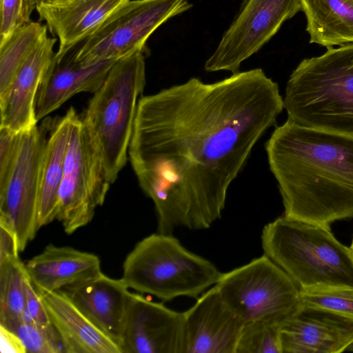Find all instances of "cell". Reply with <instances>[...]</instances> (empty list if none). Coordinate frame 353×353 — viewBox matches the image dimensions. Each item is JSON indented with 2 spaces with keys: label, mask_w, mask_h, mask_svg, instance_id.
Wrapping results in <instances>:
<instances>
[{
  "label": "cell",
  "mask_w": 353,
  "mask_h": 353,
  "mask_svg": "<svg viewBox=\"0 0 353 353\" xmlns=\"http://www.w3.org/2000/svg\"><path fill=\"white\" fill-rule=\"evenodd\" d=\"M283 108L278 84L261 68L142 96L128 154L154 203L157 232L206 230L219 220L231 183Z\"/></svg>",
  "instance_id": "1"
},
{
  "label": "cell",
  "mask_w": 353,
  "mask_h": 353,
  "mask_svg": "<svg viewBox=\"0 0 353 353\" xmlns=\"http://www.w3.org/2000/svg\"><path fill=\"white\" fill-rule=\"evenodd\" d=\"M265 148L285 216L327 226L353 218V135L287 120Z\"/></svg>",
  "instance_id": "2"
},
{
  "label": "cell",
  "mask_w": 353,
  "mask_h": 353,
  "mask_svg": "<svg viewBox=\"0 0 353 353\" xmlns=\"http://www.w3.org/2000/svg\"><path fill=\"white\" fill-rule=\"evenodd\" d=\"M303 59L291 74L283 106L307 128L353 135V43Z\"/></svg>",
  "instance_id": "3"
},
{
  "label": "cell",
  "mask_w": 353,
  "mask_h": 353,
  "mask_svg": "<svg viewBox=\"0 0 353 353\" xmlns=\"http://www.w3.org/2000/svg\"><path fill=\"white\" fill-rule=\"evenodd\" d=\"M263 253L300 289L353 285V256L330 226L284 214L266 224L261 233Z\"/></svg>",
  "instance_id": "4"
},
{
  "label": "cell",
  "mask_w": 353,
  "mask_h": 353,
  "mask_svg": "<svg viewBox=\"0 0 353 353\" xmlns=\"http://www.w3.org/2000/svg\"><path fill=\"white\" fill-rule=\"evenodd\" d=\"M145 48L112 65L82 119L97 145L110 184L125 166L138 104L145 85Z\"/></svg>",
  "instance_id": "5"
},
{
  "label": "cell",
  "mask_w": 353,
  "mask_h": 353,
  "mask_svg": "<svg viewBox=\"0 0 353 353\" xmlns=\"http://www.w3.org/2000/svg\"><path fill=\"white\" fill-rule=\"evenodd\" d=\"M122 268L121 279L129 288L163 301L180 296L197 299L216 284L222 273L172 234L158 232L135 245Z\"/></svg>",
  "instance_id": "6"
},
{
  "label": "cell",
  "mask_w": 353,
  "mask_h": 353,
  "mask_svg": "<svg viewBox=\"0 0 353 353\" xmlns=\"http://www.w3.org/2000/svg\"><path fill=\"white\" fill-rule=\"evenodd\" d=\"M215 285L244 323L268 318L283 323L301 305V289L265 254L222 272Z\"/></svg>",
  "instance_id": "7"
},
{
  "label": "cell",
  "mask_w": 353,
  "mask_h": 353,
  "mask_svg": "<svg viewBox=\"0 0 353 353\" xmlns=\"http://www.w3.org/2000/svg\"><path fill=\"white\" fill-rule=\"evenodd\" d=\"M191 7L188 0H129L77 43L76 59L88 66L145 48L161 24Z\"/></svg>",
  "instance_id": "8"
},
{
  "label": "cell",
  "mask_w": 353,
  "mask_h": 353,
  "mask_svg": "<svg viewBox=\"0 0 353 353\" xmlns=\"http://www.w3.org/2000/svg\"><path fill=\"white\" fill-rule=\"evenodd\" d=\"M110 185L97 145L77 115L66 154L56 216L66 234L74 233L92 220Z\"/></svg>",
  "instance_id": "9"
},
{
  "label": "cell",
  "mask_w": 353,
  "mask_h": 353,
  "mask_svg": "<svg viewBox=\"0 0 353 353\" xmlns=\"http://www.w3.org/2000/svg\"><path fill=\"white\" fill-rule=\"evenodd\" d=\"M50 119L22 132L18 158L6 188L0 191V223L16 234L20 251L37 232L41 159Z\"/></svg>",
  "instance_id": "10"
},
{
  "label": "cell",
  "mask_w": 353,
  "mask_h": 353,
  "mask_svg": "<svg viewBox=\"0 0 353 353\" xmlns=\"http://www.w3.org/2000/svg\"><path fill=\"white\" fill-rule=\"evenodd\" d=\"M300 10L301 0H244L239 14L205 61V70L239 72L241 63Z\"/></svg>",
  "instance_id": "11"
},
{
  "label": "cell",
  "mask_w": 353,
  "mask_h": 353,
  "mask_svg": "<svg viewBox=\"0 0 353 353\" xmlns=\"http://www.w3.org/2000/svg\"><path fill=\"white\" fill-rule=\"evenodd\" d=\"M183 312L130 293L120 342L122 353H183Z\"/></svg>",
  "instance_id": "12"
},
{
  "label": "cell",
  "mask_w": 353,
  "mask_h": 353,
  "mask_svg": "<svg viewBox=\"0 0 353 353\" xmlns=\"http://www.w3.org/2000/svg\"><path fill=\"white\" fill-rule=\"evenodd\" d=\"M183 353H236L244 322L214 285L183 312Z\"/></svg>",
  "instance_id": "13"
},
{
  "label": "cell",
  "mask_w": 353,
  "mask_h": 353,
  "mask_svg": "<svg viewBox=\"0 0 353 353\" xmlns=\"http://www.w3.org/2000/svg\"><path fill=\"white\" fill-rule=\"evenodd\" d=\"M77 43L59 48L55 52L37 90L34 103L37 122L74 95L80 92L94 93L117 60H104L83 66L76 59Z\"/></svg>",
  "instance_id": "14"
},
{
  "label": "cell",
  "mask_w": 353,
  "mask_h": 353,
  "mask_svg": "<svg viewBox=\"0 0 353 353\" xmlns=\"http://www.w3.org/2000/svg\"><path fill=\"white\" fill-rule=\"evenodd\" d=\"M282 353H340L353 343V321L301 305L280 327Z\"/></svg>",
  "instance_id": "15"
},
{
  "label": "cell",
  "mask_w": 353,
  "mask_h": 353,
  "mask_svg": "<svg viewBox=\"0 0 353 353\" xmlns=\"http://www.w3.org/2000/svg\"><path fill=\"white\" fill-rule=\"evenodd\" d=\"M56 41L55 38L46 37L28 56L6 92L0 96V126L22 132L37 125L35 99L54 57Z\"/></svg>",
  "instance_id": "16"
},
{
  "label": "cell",
  "mask_w": 353,
  "mask_h": 353,
  "mask_svg": "<svg viewBox=\"0 0 353 353\" xmlns=\"http://www.w3.org/2000/svg\"><path fill=\"white\" fill-rule=\"evenodd\" d=\"M129 289L121 278L113 279L101 272L92 278L61 290L120 347L131 293Z\"/></svg>",
  "instance_id": "17"
},
{
  "label": "cell",
  "mask_w": 353,
  "mask_h": 353,
  "mask_svg": "<svg viewBox=\"0 0 353 353\" xmlns=\"http://www.w3.org/2000/svg\"><path fill=\"white\" fill-rule=\"evenodd\" d=\"M24 265L39 292L61 290L101 272V261L94 254L52 243Z\"/></svg>",
  "instance_id": "18"
},
{
  "label": "cell",
  "mask_w": 353,
  "mask_h": 353,
  "mask_svg": "<svg viewBox=\"0 0 353 353\" xmlns=\"http://www.w3.org/2000/svg\"><path fill=\"white\" fill-rule=\"evenodd\" d=\"M39 294L64 353H122L63 290Z\"/></svg>",
  "instance_id": "19"
},
{
  "label": "cell",
  "mask_w": 353,
  "mask_h": 353,
  "mask_svg": "<svg viewBox=\"0 0 353 353\" xmlns=\"http://www.w3.org/2000/svg\"><path fill=\"white\" fill-rule=\"evenodd\" d=\"M129 0H65L39 3L36 10L59 40V49L72 46L85 38L116 9Z\"/></svg>",
  "instance_id": "20"
},
{
  "label": "cell",
  "mask_w": 353,
  "mask_h": 353,
  "mask_svg": "<svg viewBox=\"0 0 353 353\" xmlns=\"http://www.w3.org/2000/svg\"><path fill=\"white\" fill-rule=\"evenodd\" d=\"M77 113L70 107L66 114L52 123L44 148L39 176L37 228L56 219L58 195L74 121Z\"/></svg>",
  "instance_id": "21"
},
{
  "label": "cell",
  "mask_w": 353,
  "mask_h": 353,
  "mask_svg": "<svg viewBox=\"0 0 353 353\" xmlns=\"http://www.w3.org/2000/svg\"><path fill=\"white\" fill-rule=\"evenodd\" d=\"M310 42L332 48L353 43V0H301Z\"/></svg>",
  "instance_id": "22"
},
{
  "label": "cell",
  "mask_w": 353,
  "mask_h": 353,
  "mask_svg": "<svg viewBox=\"0 0 353 353\" xmlns=\"http://www.w3.org/2000/svg\"><path fill=\"white\" fill-rule=\"evenodd\" d=\"M47 30L46 25L30 21L0 43V96L6 92L30 52L48 37Z\"/></svg>",
  "instance_id": "23"
},
{
  "label": "cell",
  "mask_w": 353,
  "mask_h": 353,
  "mask_svg": "<svg viewBox=\"0 0 353 353\" xmlns=\"http://www.w3.org/2000/svg\"><path fill=\"white\" fill-rule=\"evenodd\" d=\"M27 276L19 258L0 263V325L7 326L23 318Z\"/></svg>",
  "instance_id": "24"
},
{
  "label": "cell",
  "mask_w": 353,
  "mask_h": 353,
  "mask_svg": "<svg viewBox=\"0 0 353 353\" xmlns=\"http://www.w3.org/2000/svg\"><path fill=\"white\" fill-rule=\"evenodd\" d=\"M301 305L353 321V285H330L301 289Z\"/></svg>",
  "instance_id": "25"
},
{
  "label": "cell",
  "mask_w": 353,
  "mask_h": 353,
  "mask_svg": "<svg viewBox=\"0 0 353 353\" xmlns=\"http://www.w3.org/2000/svg\"><path fill=\"white\" fill-rule=\"evenodd\" d=\"M281 323L270 318L245 323L236 353H282Z\"/></svg>",
  "instance_id": "26"
},
{
  "label": "cell",
  "mask_w": 353,
  "mask_h": 353,
  "mask_svg": "<svg viewBox=\"0 0 353 353\" xmlns=\"http://www.w3.org/2000/svg\"><path fill=\"white\" fill-rule=\"evenodd\" d=\"M4 327L21 339L28 353H64L60 336L52 324L41 325L22 318Z\"/></svg>",
  "instance_id": "27"
},
{
  "label": "cell",
  "mask_w": 353,
  "mask_h": 353,
  "mask_svg": "<svg viewBox=\"0 0 353 353\" xmlns=\"http://www.w3.org/2000/svg\"><path fill=\"white\" fill-rule=\"evenodd\" d=\"M37 0H0V43L19 27L30 22Z\"/></svg>",
  "instance_id": "28"
},
{
  "label": "cell",
  "mask_w": 353,
  "mask_h": 353,
  "mask_svg": "<svg viewBox=\"0 0 353 353\" xmlns=\"http://www.w3.org/2000/svg\"><path fill=\"white\" fill-rule=\"evenodd\" d=\"M21 133L0 126V191L6 188L14 168Z\"/></svg>",
  "instance_id": "29"
},
{
  "label": "cell",
  "mask_w": 353,
  "mask_h": 353,
  "mask_svg": "<svg viewBox=\"0 0 353 353\" xmlns=\"http://www.w3.org/2000/svg\"><path fill=\"white\" fill-rule=\"evenodd\" d=\"M25 286L26 304L23 319L41 325H50L51 322L40 294L28 276L26 279Z\"/></svg>",
  "instance_id": "30"
},
{
  "label": "cell",
  "mask_w": 353,
  "mask_h": 353,
  "mask_svg": "<svg viewBox=\"0 0 353 353\" xmlns=\"http://www.w3.org/2000/svg\"><path fill=\"white\" fill-rule=\"evenodd\" d=\"M21 252L17 236L8 226L0 223V263L19 257Z\"/></svg>",
  "instance_id": "31"
},
{
  "label": "cell",
  "mask_w": 353,
  "mask_h": 353,
  "mask_svg": "<svg viewBox=\"0 0 353 353\" xmlns=\"http://www.w3.org/2000/svg\"><path fill=\"white\" fill-rule=\"evenodd\" d=\"M0 347L2 353H27L21 339L10 329L0 325Z\"/></svg>",
  "instance_id": "32"
},
{
  "label": "cell",
  "mask_w": 353,
  "mask_h": 353,
  "mask_svg": "<svg viewBox=\"0 0 353 353\" xmlns=\"http://www.w3.org/2000/svg\"><path fill=\"white\" fill-rule=\"evenodd\" d=\"M64 1H65V0H37V4H39V3H60V2H62Z\"/></svg>",
  "instance_id": "33"
},
{
  "label": "cell",
  "mask_w": 353,
  "mask_h": 353,
  "mask_svg": "<svg viewBox=\"0 0 353 353\" xmlns=\"http://www.w3.org/2000/svg\"><path fill=\"white\" fill-rule=\"evenodd\" d=\"M346 351L353 352V343L346 349Z\"/></svg>",
  "instance_id": "34"
},
{
  "label": "cell",
  "mask_w": 353,
  "mask_h": 353,
  "mask_svg": "<svg viewBox=\"0 0 353 353\" xmlns=\"http://www.w3.org/2000/svg\"><path fill=\"white\" fill-rule=\"evenodd\" d=\"M350 250H351V252H352V256H353V239H352L351 245L350 246Z\"/></svg>",
  "instance_id": "35"
}]
</instances>
